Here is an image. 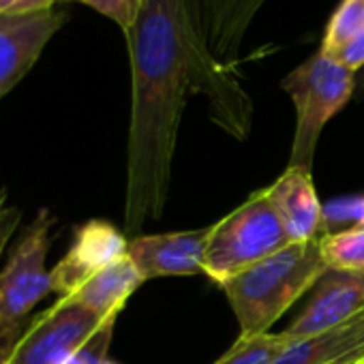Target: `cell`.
I'll return each mask as SVG.
<instances>
[{
    "label": "cell",
    "mask_w": 364,
    "mask_h": 364,
    "mask_svg": "<svg viewBox=\"0 0 364 364\" xmlns=\"http://www.w3.org/2000/svg\"><path fill=\"white\" fill-rule=\"evenodd\" d=\"M129 238L112 223L92 219L80 225L65 257L50 270L52 291L58 298H71L86 281L127 257Z\"/></svg>",
    "instance_id": "52a82bcc"
},
{
    "label": "cell",
    "mask_w": 364,
    "mask_h": 364,
    "mask_svg": "<svg viewBox=\"0 0 364 364\" xmlns=\"http://www.w3.org/2000/svg\"><path fill=\"white\" fill-rule=\"evenodd\" d=\"M127 41L133 90L124 234L137 238L148 221L163 217L187 97H206L210 118L236 139L251 131L253 103L206 48L191 0H144Z\"/></svg>",
    "instance_id": "6da1fadb"
},
{
    "label": "cell",
    "mask_w": 364,
    "mask_h": 364,
    "mask_svg": "<svg viewBox=\"0 0 364 364\" xmlns=\"http://www.w3.org/2000/svg\"><path fill=\"white\" fill-rule=\"evenodd\" d=\"M144 283V277L135 268V264L127 257L114 262L99 274H95L90 281H86L71 300L80 302L101 319L118 317L131 294Z\"/></svg>",
    "instance_id": "5bb4252c"
},
{
    "label": "cell",
    "mask_w": 364,
    "mask_h": 364,
    "mask_svg": "<svg viewBox=\"0 0 364 364\" xmlns=\"http://www.w3.org/2000/svg\"><path fill=\"white\" fill-rule=\"evenodd\" d=\"M20 221H22V210L9 202L7 191H0V257H3Z\"/></svg>",
    "instance_id": "ffe728a7"
},
{
    "label": "cell",
    "mask_w": 364,
    "mask_h": 364,
    "mask_svg": "<svg viewBox=\"0 0 364 364\" xmlns=\"http://www.w3.org/2000/svg\"><path fill=\"white\" fill-rule=\"evenodd\" d=\"M353 97L364 99V67L353 75Z\"/></svg>",
    "instance_id": "cb8c5ba5"
},
{
    "label": "cell",
    "mask_w": 364,
    "mask_h": 364,
    "mask_svg": "<svg viewBox=\"0 0 364 364\" xmlns=\"http://www.w3.org/2000/svg\"><path fill=\"white\" fill-rule=\"evenodd\" d=\"M355 215H358V228H364V200L358 204V208H355Z\"/></svg>",
    "instance_id": "d4e9b609"
},
{
    "label": "cell",
    "mask_w": 364,
    "mask_h": 364,
    "mask_svg": "<svg viewBox=\"0 0 364 364\" xmlns=\"http://www.w3.org/2000/svg\"><path fill=\"white\" fill-rule=\"evenodd\" d=\"M364 311V272L328 270L304 311L281 332L289 341L315 336L338 328Z\"/></svg>",
    "instance_id": "ba28073f"
},
{
    "label": "cell",
    "mask_w": 364,
    "mask_h": 364,
    "mask_svg": "<svg viewBox=\"0 0 364 364\" xmlns=\"http://www.w3.org/2000/svg\"><path fill=\"white\" fill-rule=\"evenodd\" d=\"M118 317H109L103 321V326L65 362V364H112L107 360V351L114 338V326Z\"/></svg>",
    "instance_id": "ac0fdd59"
},
{
    "label": "cell",
    "mask_w": 364,
    "mask_h": 364,
    "mask_svg": "<svg viewBox=\"0 0 364 364\" xmlns=\"http://www.w3.org/2000/svg\"><path fill=\"white\" fill-rule=\"evenodd\" d=\"M56 0H0V16H28L52 9Z\"/></svg>",
    "instance_id": "603a6c76"
},
{
    "label": "cell",
    "mask_w": 364,
    "mask_h": 364,
    "mask_svg": "<svg viewBox=\"0 0 364 364\" xmlns=\"http://www.w3.org/2000/svg\"><path fill=\"white\" fill-rule=\"evenodd\" d=\"M82 3L92 7L97 14L109 18L127 35L133 28V24H135V20L139 16L144 0H82Z\"/></svg>",
    "instance_id": "d6986e66"
},
{
    "label": "cell",
    "mask_w": 364,
    "mask_h": 364,
    "mask_svg": "<svg viewBox=\"0 0 364 364\" xmlns=\"http://www.w3.org/2000/svg\"><path fill=\"white\" fill-rule=\"evenodd\" d=\"M65 16L48 9L28 16H0V99L35 67Z\"/></svg>",
    "instance_id": "9c48e42d"
},
{
    "label": "cell",
    "mask_w": 364,
    "mask_h": 364,
    "mask_svg": "<svg viewBox=\"0 0 364 364\" xmlns=\"http://www.w3.org/2000/svg\"><path fill=\"white\" fill-rule=\"evenodd\" d=\"M266 191L287 232L289 242H309L326 234L323 206L319 204L311 171L287 167Z\"/></svg>",
    "instance_id": "7c38bea8"
},
{
    "label": "cell",
    "mask_w": 364,
    "mask_h": 364,
    "mask_svg": "<svg viewBox=\"0 0 364 364\" xmlns=\"http://www.w3.org/2000/svg\"><path fill=\"white\" fill-rule=\"evenodd\" d=\"M362 364H364V362H362Z\"/></svg>",
    "instance_id": "484cf974"
},
{
    "label": "cell",
    "mask_w": 364,
    "mask_h": 364,
    "mask_svg": "<svg viewBox=\"0 0 364 364\" xmlns=\"http://www.w3.org/2000/svg\"><path fill=\"white\" fill-rule=\"evenodd\" d=\"M103 321L80 302L58 298L54 306L33 317L9 364H65Z\"/></svg>",
    "instance_id": "8992f818"
},
{
    "label": "cell",
    "mask_w": 364,
    "mask_h": 364,
    "mask_svg": "<svg viewBox=\"0 0 364 364\" xmlns=\"http://www.w3.org/2000/svg\"><path fill=\"white\" fill-rule=\"evenodd\" d=\"M208 238L210 228L137 236L129 240L127 255L135 264L144 281L159 277L204 274Z\"/></svg>",
    "instance_id": "30bf717a"
},
{
    "label": "cell",
    "mask_w": 364,
    "mask_h": 364,
    "mask_svg": "<svg viewBox=\"0 0 364 364\" xmlns=\"http://www.w3.org/2000/svg\"><path fill=\"white\" fill-rule=\"evenodd\" d=\"M353 75L317 50L283 77L281 88L289 95L296 109V131L287 167L313 169L315 148L326 122L353 97Z\"/></svg>",
    "instance_id": "3957f363"
},
{
    "label": "cell",
    "mask_w": 364,
    "mask_h": 364,
    "mask_svg": "<svg viewBox=\"0 0 364 364\" xmlns=\"http://www.w3.org/2000/svg\"><path fill=\"white\" fill-rule=\"evenodd\" d=\"M321 236L289 242L221 285L236 313L240 336L268 334V328L328 272Z\"/></svg>",
    "instance_id": "7a4b0ae2"
},
{
    "label": "cell",
    "mask_w": 364,
    "mask_h": 364,
    "mask_svg": "<svg viewBox=\"0 0 364 364\" xmlns=\"http://www.w3.org/2000/svg\"><path fill=\"white\" fill-rule=\"evenodd\" d=\"M52 225L54 217L41 208L0 272V328L28 321L35 306L52 291V274L46 268Z\"/></svg>",
    "instance_id": "5b68a950"
},
{
    "label": "cell",
    "mask_w": 364,
    "mask_h": 364,
    "mask_svg": "<svg viewBox=\"0 0 364 364\" xmlns=\"http://www.w3.org/2000/svg\"><path fill=\"white\" fill-rule=\"evenodd\" d=\"M330 58H334L341 67L349 69L351 73H358L364 67V31L349 39L343 48H338Z\"/></svg>",
    "instance_id": "44dd1931"
},
{
    "label": "cell",
    "mask_w": 364,
    "mask_h": 364,
    "mask_svg": "<svg viewBox=\"0 0 364 364\" xmlns=\"http://www.w3.org/2000/svg\"><path fill=\"white\" fill-rule=\"evenodd\" d=\"M321 255L328 270L364 272V228L321 236Z\"/></svg>",
    "instance_id": "9a60e30c"
},
{
    "label": "cell",
    "mask_w": 364,
    "mask_h": 364,
    "mask_svg": "<svg viewBox=\"0 0 364 364\" xmlns=\"http://www.w3.org/2000/svg\"><path fill=\"white\" fill-rule=\"evenodd\" d=\"M364 31V0H341L332 18L326 24L319 52L332 56L349 39Z\"/></svg>",
    "instance_id": "2e32d148"
},
{
    "label": "cell",
    "mask_w": 364,
    "mask_h": 364,
    "mask_svg": "<svg viewBox=\"0 0 364 364\" xmlns=\"http://www.w3.org/2000/svg\"><path fill=\"white\" fill-rule=\"evenodd\" d=\"M364 311L328 332L289 341L270 364H362Z\"/></svg>",
    "instance_id": "4fadbf2b"
},
{
    "label": "cell",
    "mask_w": 364,
    "mask_h": 364,
    "mask_svg": "<svg viewBox=\"0 0 364 364\" xmlns=\"http://www.w3.org/2000/svg\"><path fill=\"white\" fill-rule=\"evenodd\" d=\"M287 345L279 334H259V336H238L232 349L215 364H270Z\"/></svg>",
    "instance_id": "e0dca14e"
},
{
    "label": "cell",
    "mask_w": 364,
    "mask_h": 364,
    "mask_svg": "<svg viewBox=\"0 0 364 364\" xmlns=\"http://www.w3.org/2000/svg\"><path fill=\"white\" fill-rule=\"evenodd\" d=\"M266 0H191L196 24L210 54L232 69L251 22Z\"/></svg>",
    "instance_id": "8fae6325"
},
{
    "label": "cell",
    "mask_w": 364,
    "mask_h": 364,
    "mask_svg": "<svg viewBox=\"0 0 364 364\" xmlns=\"http://www.w3.org/2000/svg\"><path fill=\"white\" fill-rule=\"evenodd\" d=\"M31 321H33V317L28 321H20V323L7 326V328H0V364L11 362L16 347H18L20 338L24 336V332L28 330Z\"/></svg>",
    "instance_id": "7402d4cb"
},
{
    "label": "cell",
    "mask_w": 364,
    "mask_h": 364,
    "mask_svg": "<svg viewBox=\"0 0 364 364\" xmlns=\"http://www.w3.org/2000/svg\"><path fill=\"white\" fill-rule=\"evenodd\" d=\"M287 245V232L272 208L268 191H255L232 215L210 225L204 274L223 285Z\"/></svg>",
    "instance_id": "277c9868"
}]
</instances>
